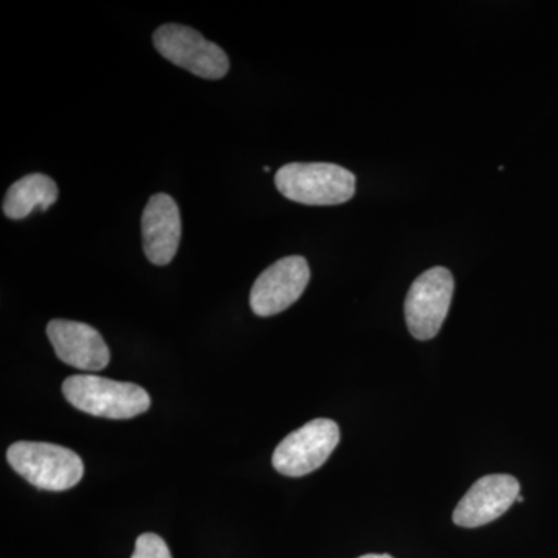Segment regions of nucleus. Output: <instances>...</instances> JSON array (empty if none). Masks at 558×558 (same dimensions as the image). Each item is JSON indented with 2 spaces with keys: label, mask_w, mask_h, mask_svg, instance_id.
<instances>
[{
  "label": "nucleus",
  "mask_w": 558,
  "mask_h": 558,
  "mask_svg": "<svg viewBox=\"0 0 558 558\" xmlns=\"http://www.w3.org/2000/svg\"><path fill=\"white\" fill-rule=\"evenodd\" d=\"M311 269L303 256H288L267 267L250 292V307L258 317L289 310L310 284Z\"/></svg>",
  "instance_id": "nucleus-7"
},
{
  "label": "nucleus",
  "mask_w": 558,
  "mask_h": 558,
  "mask_svg": "<svg viewBox=\"0 0 558 558\" xmlns=\"http://www.w3.org/2000/svg\"><path fill=\"white\" fill-rule=\"evenodd\" d=\"M359 558H392V557L388 556V554H366V556H362Z\"/></svg>",
  "instance_id": "nucleus-13"
},
{
  "label": "nucleus",
  "mask_w": 558,
  "mask_h": 558,
  "mask_svg": "<svg viewBox=\"0 0 558 558\" xmlns=\"http://www.w3.org/2000/svg\"><path fill=\"white\" fill-rule=\"evenodd\" d=\"M60 191L54 180L46 174H28L17 180L7 191L3 199V215L9 219L21 220L39 209L46 211L57 204Z\"/></svg>",
  "instance_id": "nucleus-11"
},
{
  "label": "nucleus",
  "mask_w": 558,
  "mask_h": 558,
  "mask_svg": "<svg viewBox=\"0 0 558 558\" xmlns=\"http://www.w3.org/2000/svg\"><path fill=\"white\" fill-rule=\"evenodd\" d=\"M182 238L178 204L168 194L150 197L142 215V240L146 258L154 266H168L174 259Z\"/></svg>",
  "instance_id": "nucleus-10"
},
{
  "label": "nucleus",
  "mask_w": 558,
  "mask_h": 558,
  "mask_svg": "<svg viewBox=\"0 0 558 558\" xmlns=\"http://www.w3.org/2000/svg\"><path fill=\"white\" fill-rule=\"evenodd\" d=\"M275 185L282 196L311 207H328L351 201L355 175L332 163H289L279 168Z\"/></svg>",
  "instance_id": "nucleus-2"
},
{
  "label": "nucleus",
  "mask_w": 558,
  "mask_h": 558,
  "mask_svg": "<svg viewBox=\"0 0 558 558\" xmlns=\"http://www.w3.org/2000/svg\"><path fill=\"white\" fill-rule=\"evenodd\" d=\"M340 442V428L330 418H315L282 439L271 457V464L281 475H310L328 461Z\"/></svg>",
  "instance_id": "nucleus-5"
},
{
  "label": "nucleus",
  "mask_w": 558,
  "mask_h": 558,
  "mask_svg": "<svg viewBox=\"0 0 558 558\" xmlns=\"http://www.w3.org/2000/svg\"><path fill=\"white\" fill-rule=\"evenodd\" d=\"M520 497V483L510 475H487L476 481L453 512L454 524L480 527L499 519Z\"/></svg>",
  "instance_id": "nucleus-9"
},
{
  "label": "nucleus",
  "mask_w": 558,
  "mask_h": 558,
  "mask_svg": "<svg viewBox=\"0 0 558 558\" xmlns=\"http://www.w3.org/2000/svg\"><path fill=\"white\" fill-rule=\"evenodd\" d=\"M517 501H519V502H523V501H524V498H523V497H521V495H520V497H519V499H517Z\"/></svg>",
  "instance_id": "nucleus-14"
},
{
  "label": "nucleus",
  "mask_w": 558,
  "mask_h": 558,
  "mask_svg": "<svg viewBox=\"0 0 558 558\" xmlns=\"http://www.w3.org/2000/svg\"><path fill=\"white\" fill-rule=\"evenodd\" d=\"M7 459L14 472L40 490H69L84 475L78 454L57 444L21 440L10 446Z\"/></svg>",
  "instance_id": "nucleus-3"
},
{
  "label": "nucleus",
  "mask_w": 558,
  "mask_h": 558,
  "mask_svg": "<svg viewBox=\"0 0 558 558\" xmlns=\"http://www.w3.org/2000/svg\"><path fill=\"white\" fill-rule=\"evenodd\" d=\"M62 392L70 405L97 417L132 418L146 413L150 407L148 392L138 385L94 374L68 377Z\"/></svg>",
  "instance_id": "nucleus-1"
},
{
  "label": "nucleus",
  "mask_w": 558,
  "mask_h": 558,
  "mask_svg": "<svg viewBox=\"0 0 558 558\" xmlns=\"http://www.w3.org/2000/svg\"><path fill=\"white\" fill-rule=\"evenodd\" d=\"M453 292V275L446 267H433L414 279L405 300L407 325L414 339L425 341L438 336Z\"/></svg>",
  "instance_id": "nucleus-6"
},
{
  "label": "nucleus",
  "mask_w": 558,
  "mask_h": 558,
  "mask_svg": "<svg viewBox=\"0 0 558 558\" xmlns=\"http://www.w3.org/2000/svg\"><path fill=\"white\" fill-rule=\"evenodd\" d=\"M131 558H172L165 539L157 534L140 535Z\"/></svg>",
  "instance_id": "nucleus-12"
},
{
  "label": "nucleus",
  "mask_w": 558,
  "mask_h": 558,
  "mask_svg": "<svg viewBox=\"0 0 558 558\" xmlns=\"http://www.w3.org/2000/svg\"><path fill=\"white\" fill-rule=\"evenodd\" d=\"M47 337L58 359L72 368L97 373L110 362L108 344L101 333L86 323L72 319H51Z\"/></svg>",
  "instance_id": "nucleus-8"
},
{
  "label": "nucleus",
  "mask_w": 558,
  "mask_h": 558,
  "mask_svg": "<svg viewBox=\"0 0 558 558\" xmlns=\"http://www.w3.org/2000/svg\"><path fill=\"white\" fill-rule=\"evenodd\" d=\"M154 47L172 64L205 80H220L229 73L230 61L218 44L185 25H161L154 32Z\"/></svg>",
  "instance_id": "nucleus-4"
}]
</instances>
